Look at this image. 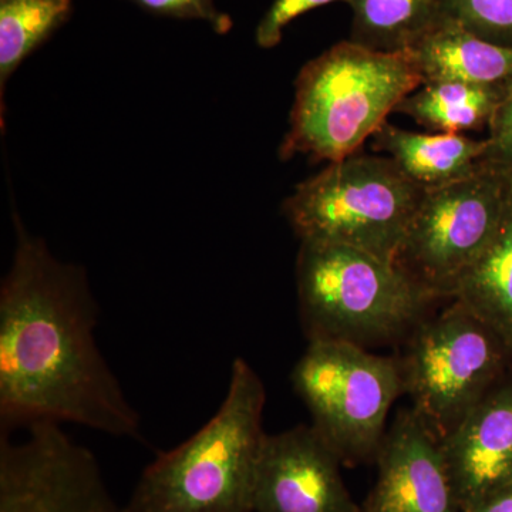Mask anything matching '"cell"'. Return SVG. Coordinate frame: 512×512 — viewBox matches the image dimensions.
Instances as JSON below:
<instances>
[{
  "label": "cell",
  "instance_id": "obj_4",
  "mask_svg": "<svg viewBox=\"0 0 512 512\" xmlns=\"http://www.w3.org/2000/svg\"><path fill=\"white\" fill-rule=\"evenodd\" d=\"M296 288L309 342L359 346L413 332L437 299L393 262L323 242H301Z\"/></svg>",
  "mask_w": 512,
  "mask_h": 512
},
{
  "label": "cell",
  "instance_id": "obj_3",
  "mask_svg": "<svg viewBox=\"0 0 512 512\" xmlns=\"http://www.w3.org/2000/svg\"><path fill=\"white\" fill-rule=\"evenodd\" d=\"M423 84L407 50L379 52L340 42L306 63L296 77L282 160L305 154L335 161L359 153L404 97Z\"/></svg>",
  "mask_w": 512,
  "mask_h": 512
},
{
  "label": "cell",
  "instance_id": "obj_12",
  "mask_svg": "<svg viewBox=\"0 0 512 512\" xmlns=\"http://www.w3.org/2000/svg\"><path fill=\"white\" fill-rule=\"evenodd\" d=\"M440 441L461 512L512 483V372Z\"/></svg>",
  "mask_w": 512,
  "mask_h": 512
},
{
  "label": "cell",
  "instance_id": "obj_15",
  "mask_svg": "<svg viewBox=\"0 0 512 512\" xmlns=\"http://www.w3.org/2000/svg\"><path fill=\"white\" fill-rule=\"evenodd\" d=\"M451 299L483 320L512 353V197L500 228Z\"/></svg>",
  "mask_w": 512,
  "mask_h": 512
},
{
  "label": "cell",
  "instance_id": "obj_5",
  "mask_svg": "<svg viewBox=\"0 0 512 512\" xmlns=\"http://www.w3.org/2000/svg\"><path fill=\"white\" fill-rule=\"evenodd\" d=\"M426 191L392 158L356 153L296 185L284 214L301 242L345 245L394 264Z\"/></svg>",
  "mask_w": 512,
  "mask_h": 512
},
{
  "label": "cell",
  "instance_id": "obj_20",
  "mask_svg": "<svg viewBox=\"0 0 512 512\" xmlns=\"http://www.w3.org/2000/svg\"><path fill=\"white\" fill-rule=\"evenodd\" d=\"M332 2L350 3L352 0H274L256 28V45L272 49L281 42L282 32L293 19Z\"/></svg>",
  "mask_w": 512,
  "mask_h": 512
},
{
  "label": "cell",
  "instance_id": "obj_7",
  "mask_svg": "<svg viewBox=\"0 0 512 512\" xmlns=\"http://www.w3.org/2000/svg\"><path fill=\"white\" fill-rule=\"evenodd\" d=\"M511 360L500 336L453 301L421 320L399 362L412 409L441 440L510 370Z\"/></svg>",
  "mask_w": 512,
  "mask_h": 512
},
{
  "label": "cell",
  "instance_id": "obj_6",
  "mask_svg": "<svg viewBox=\"0 0 512 512\" xmlns=\"http://www.w3.org/2000/svg\"><path fill=\"white\" fill-rule=\"evenodd\" d=\"M291 382L312 426L342 464L376 460L387 416L404 394L399 359L343 340H312L293 367Z\"/></svg>",
  "mask_w": 512,
  "mask_h": 512
},
{
  "label": "cell",
  "instance_id": "obj_8",
  "mask_svg": "<svg viewBox=\"0 0 512 512\" xmlns=\"http://www.w3.org/2000/svg\"><path fill=\"white\" fill-rule=\"evenodd\" d=\"M511 197L512 168L487 161L471 177L429 188L394 264L434 298H453L500 228Z\"/></svg>",
  "mask_w": 512,
  "mask_h": 512
},
{
  "label": "cell",
  "instance_id": "obj_13",
  "mask_svg": "<svg viewBox=\"0 0 512 512\" xmlns=\"http://www.w3.org/2000/svg\"><path fill=\"white\" fill-rule=\"evenodd\" d=\"M373 147L392 158L404 175L426 188L443 187L471 177L484 165L487 140L463 134H421L384 123Z\"/></svg>",
  "mask_w": 512,
  "mask_h": 512
},
{
  "label": "cell",
  "instance_id": "obj_21",
  "mask_svg": "<svg viewBox=\"0 0 512 512\" xmlns=\"http://www.w3.org/2000/svg\"><path fill=\"white\" fill-rule=\"evenodd\" d=\"M133 2L158 15L205 20L220 35L232 28L231 18L217 9L214 0H133Z\"/></svg>",
  "mask_w": 512,
  "mask_h": 512
},
{
  "label": "cell",
  "instance_id": "obj_11",
  "mask_svg": "<svg viewBox=\"0 0 512 512\" xmlns=\"http://www.w3.org/2000/svg\"><path fill=\"white\" fill-rule=\"evenodd\" d=\"M376 463V484L362 512H461L440 437L413 409L397 414Z\"/></svg>",
  "mask_w": 512,
  "mask_h": 512
},
{
  "label": "cell",
  "instance_id": "obj_22",
  "mask_svg": "<svg viewBox=\"0 0 512 512\" xmlns=\"http://www.w3.org/2000/svg\"><path fill=\"white\" fill-rule=\"evenodd\" d=\"M488 148L484 161L512 168V82L505 86L503 100L488 124Z\"/></svg>",
  "mask_w": 512,
  "mask_h": 512
},
{
  "label": "cell",
  "instance_id": "obj_19",
  "mask_svg": "<svg viewBox=\"0 0 512 512\" xmlns=\"http://www.w3.org/2000/svg\"><path fill=\"white\" fill-rule=\"evenodd\" d=\"M439 22L512 45V0H439Z\"/></svg>",
  "mask_w": 512,
  "mask_h": 512
},
{
  "label": "cell",
  "instance_id": "obj_2",
  "mask_svg": "<svg viewBox=\"0 0 512 512\" xmlns=\"http://www.w3.org/2000/svg\"><path fill=\"white\" fill-rule=\"evenodd\" d=\"M265 403L264 382L238 357L220 409L148 464L123 512H254Z\"/></svg>",
  "mask_w": 512,
  "mask_h": 512
},
{
  "label": "cell",
  "instance_id": "obj_10",
  "mask_svg": "<svg viewBox=\"0 0 512 512\" xmlns=\"http://www.w3.org/2000/svg\"><path fill=\"white\" fill-rule=\"evenodd\" d=\"M342 461L312 424L266 434L254 512H362L343 481Z\"/></svg>",
  "mask_w": 512,
  "mask_h": 512
},
{
  "label": "cell",
  "instance_id": "obj_16",
  "mask_svg": "<svg viewBox=\"0 0 512 512\" xmlns=\"http://www.w3.org/2000/svg\"><path fill=\"white\" fill-rule=\"evenodd\" d=\"M505 86L431 80L404 97L394 111L412 117L430 130L461 134L490 124L503 100Z\"/></svg>",
  "mask_w": 512,
  "mask_h": 512
},
{
  "label": "cell",
  "instance_id": "obj_9",
  "mask_svg": "<svg viewBox=\"0 0 512 512\" xmlns=\"http://www.w3.org/2000/svg\"><path fill=\"white\" fill-rule=\"evenodd\" d=\"M28 431L19 441L0 433V512H123L92 450L60 424Z\"/></svg>",
  "mask_w": 512,
  "mask_h": 512
},
{
  "label": "cell",
  "instance_id": "obj_17",
  "mask_svg": "<svg viewBox=\"0 0 512 512\" xmlns=\"http://www.w3.org/2000/svg\"><path fill=\"white\" fill-rule=\"evenodd\" d=\"M352 42L404 52L439 22V0H352Z\"/></svg>",
  "mask_w": 512,
  "mask_h": 512
},
{
  "label": "cell",
  "instance_id": "obj_18",
  "mask_svg": "<svg viewBox=\"0 0 512 512\" xmlns=\"http://www.w3.org/2000/svg\"><path fill=\"white\" fill-rule=\"evenodd\" d=\"M72 0H0V82L69 16Z\"/></svg>",
  "mask_w": 512,
  "mask_h": 512
},
{
  "label": "cell",
  "instance_id": "obj_23",
  "mask_svg": "<svg viewBox=\"0 0 512 512\" xmlns=\"http://www.w3.org/2000/svg\"><path fill=\"white\" fill-rule=\"evenodd\" d=\"M468 512H512V483L491 494Z\"/></svg>",
  "mask_w": 512,
  "mask_h": 512
},
{
  "label": "cell",
  "instance_id": "obj_1",
  "mask_svg": "<svg viewBox=\"0 0 512 512\" xmlns=\"http://www.w3.org/2000/svg\"><path fill=\"white\" fill-rule=\"evenodd\" d=\"M0 288V433L77 424L141 439V417L96 339L99 305L86 272L59 261L15 220Z\"/></svg>",
  "mask_w": 512,
  "mask_h": 512
},
{
  "label": "cell",
  "instance_id": "obj_14",
  "mask_svg": "<svg viewBox=\"0 0 512 512\" xmlns=\"http://www.w3.org/2000/svg\"><path fill=\"white\" fill-rule=\"evenodd\" d=\"M407 52L424 82H458L505 86L512 82V45L488 42L450 23L437 22Z\"/></svg>",
  "mask_w": 512,
  "mask_h": 512
}]
</instances>
